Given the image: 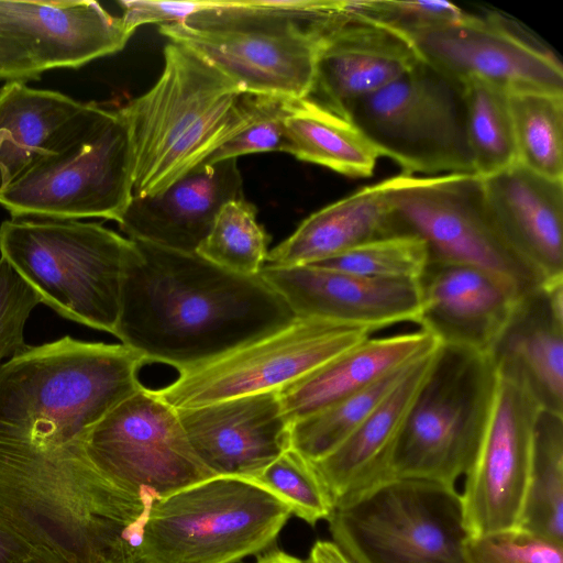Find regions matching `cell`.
Segmentation results:
<instances>
[{
  "instance_id": "obj_22",
  "label": "cell",
  "mask_w": 563,
  "mask_h": 563,
  "mask_svg": "<svg viewBox=\"0 0 563 563\" xmlns=\"http://www.w3.org/2000/svg\"><path fill=\"white\" fill-rule=\"evenodd\" d=\"M242 198L238 159L203 162L161 192L133 196L118 224L131 240L196 253L222 207Z\"/></svg>"
},
{
  "instance_id": "obj_40",
  "label": "cell",
  "mask_w": 563,
  "mask_h": 563,
  "mask_svg": "<svg viewBox=\"0 0 563 563\" xmlns=\"http://www.w3.org/2000/svg\"><path fill=\"white\" fill-rule=\"evenodd\" d=\"M40 299L0 257V363L26 347L24 328Z\"/></svg>"
},
{
  "instance_id": "obj_44",
  "label": "cell",
  "mask_w": 563,
  "mask_h": 563,
  "mask_svg": "<svg viewBox=\"0 0 563 563\" xmlns=\"http://www.w3.org/2000/svg\"><path fill=\"white\" fill-rule=\"evenodd\" d=\"M307 563H354L333 541L319 540L310 550Z\"/></svg>"
},
{
  "instance_id": "obj_47",
  "label": "cell",
  "mask_w": 563,
  "mask_h": 563,
  "mask_svg": "<svg viewBox=\"0 0 563 563\" xmlns=\"http://www.w3.org/2000/svg\"><path fill=\"white\" fill-rule=\"evenodd\" d=\"M26 563H59V562L52 555L37 550L36 553L34 554V556L31 560H29Z\"/></svg>"
},
{
  "instance_id": "obj_7",
  "label": "cell",
  "mask_w": 563,
  "mask_h": 563,
  "mask_svg": "<svg viewBox=\"0 0 563 563\" xmlns=\"http://www.w3.org/2000/svg\"><path fill=\"white\" fill-rule=\"evenodd\" d=\"M133 197V155L119 110L93 102L68 120L47 152L0 194L12 218L119 222Z\"/></svg>"
},
{
  "instance_id": "obj_24",
  "label": "cell",
  "mask_w": 563,
  "mask_h": 563,
  "mask_svg": "<svg viewBox=\"0 0 563 563\" xmlns=\"http://www.w3.org/2000/svg\"><path fill=\"white\" fill-rule=\"evenodd\" d=\"M489 355L542 410L563 415V278L522 296Z\"/></svg>"
},
{
  "instance_id": "obj_11",
  "label": "cell",
  "mask_w": 563,
  "mask_h": 563,
  "mask_svg": "<svg viewBox=\"0 0 563 563\" xmlns=\"http://www.w3.org/2000/svg\"><path fill=\"white\" fill-rule=\"evenodd\" d=\"M349 119L405 174L473 173L463 82L422 59L357 100Z\"/></svg>"
},
{
  "instance_id": "obj_29",
  "label": "cell",
  "mask_w": 563,
  "mask_h": 563,
  "mask_svg": "<svg viewBox=\"0 0 563 563\" xmlns=\"http://www.w3.org/2000/svg\"><path fill=\"white\" fill-rule=\"evenodd\" d=\"M284 124L289 154L350 177H369L378 150L347 118L308 97L286 100Z\"/></svg>"
},
{
  "instance_id": "obj_30",
  "label": "cell",
  "mask_w": 563,
  "mask_h": 563,
  "mask_svg": "<svg viewBox=\"0 0 563 563\" xmlns=\"http://www.w3.org/2000/svg\"><path fill=\"white\" fill-rule=\"evenodd\" d=\"M517 527L563 543V415L541 410L538 416Z\"/></svg>"
},
{
  "instance_id": "obj_8",
  "label": "cell",
  "mask_w": 563,
  "mask_h": 563,
  "mask_svg": "<svg viewBox=\"0 0 563 563\" xmlns=\"http://www.w3.org/2000/svg\"><path fill=\"white\" fill-rule=\"evenodd\" d=\"M290 516L254 481L212 476L155 499L136 549L148 563H238L268 549Z\"/></svg>"
},
{
  "instance_id": "obj_15",
  "label": "cell",
  "mask_w": 563,
  "mask_h": 563,
  "mask_svg": "<svg viewBox=\"0 0 563 563\" xmlns=\"http://www.w3.org/2000/svg\"><path fill=\"white\" fill-rule=\"evenodd\" d=\"M405 34L422 60L461 81L477 78L508 92L563 93L558 56L499 13L464 12L456 21Z\"/></svg>"
},
{
  "instance_id": "obj_32",
  "label": "cell",
  "mask_w": 563,
  "mask_h": 563,
  "mask_svg": "<svg viewBox=\"0 0 563 563\" xmlns=\"http://www.w3.org/2000/svg\"><path fill=\"white\" fill-rule=\"evenodd\" d=\"M462 82L473 173L484 178L517 164L508 91L477 78Z\"/></svg>"
},
{
  "instance_id": "obj_45",
  "label": "cell",
  "mask_w": 563,
  "mask_h": 563,
  "mask_svg": "<svg viewBox=\"0 0 563 563\" xmlns=\"http://www.w3.org/2000/svg\"><path fill=\"white\" fill-rule=\"evenodd\" d=\"M255 563H307V561L274 549L258 556Z\"/></svg>"
},
{
  "instance_id": "obj_33",
  "label": "cell",
  "mask_w": 563,
  "mask_h": 563,
  "mask_svg": "<svg viewBox=\"0 0 563 563\" xmlns=\"http://www.w3.org/2000/svg\"><path fill=\"white\" fill-rule=\"evenodd\" d=\"M416 362L385 375L320 411L292 422L290 446L310 462L328 455L372 413Z\"/></svg>"
},
{
  "instance_id": "obj_10",
  "label": "cell",
  "mask_w": 563,
  "mask_h": 563,
  "mask_svg": "<svg viewBox=\"0 0 563 563\" xmlns=\"http://www.w3.org/2000/svg\"><path fill=\"white\" fill-rule=\"evenodd\" d=\"M327 520L354 563H464L470 534L455 487L388 479L334 507Z\"/></svg>"
},
{
  "instance_id": "obj_1",
  "label": "cell",
  "mask_w": 563,
  "mask_h": 563,
  "mask_svg": "<svg viewBox=\"0 0 563 563\" xmlns=\"http://www.w3.org/2000/svg\"><path fill=\"white\" fill-rule=\"evenodd\" d=\"M114 336L178 374L289 325L296 316L258 275L133 240Z\"/></svg>"
},
{
  "instance_id": "obj_41",
  "label": "cell",
  "mask_w": 563,
  "mask_h": 563,
  "mask_svg": "<svg viewBox=\"0 0 563 563\" xmlns=\"http://www.w3.org/2000/svg\"><path fill=\"white\" fill-rule=\"evenodd\" d=\"M214 1H158V0H121V19L129 31L134 33L143 24H167L181 22L192 14L217 7Z\"/></svg>"
},
{
  "instance_id": "obj_21",
  "label": "cell",
  "mask_w": 563,
  "mask_h": 563,
  "mask_svg": "<svg viewBox=\"0 0 563 563\" xmlns=\"http://www.w3.org/2000/svg\"><path fill=\"white\" fill-rule=\"evenodd\" d=\"M0 27L24 45L42 74L115 54L133 35L121 16L91 0H0Z\"/></svg>"
},
{
  "instance_id": "obj_37",
  "label": "cell",
  "mask_w": 563,
  "mask_h": 563,
  "mask_svg": "<svg viewBox=\"0 0 563 563\" xmlns=\"http://www.w3.org/2000/svg\"><path fill=\"white\" fill-rule=\"evenodd\" d=\"M464 563H563V543L516 527L468 537Z\"/></svg>"
},
{
  "instance_id": "obj_17",
  "label": "cell",
  "mask_w": 563,
  "mask_h": 563,
  "mask_svg": "<svg viewBox=\"0 0 563 563\" xmlns=\"http://www.w3.org/2000/svg\"><path fill=\"white\" fill-rule=\"evenodd\" d=\"M320 32L310 98L349 119L360 99L390 84L420 62L404 32L349 14L344 0L317 22Z\"/></svg>"
},
{
  "instance_id": "obj_13",
  "label": "cell",
  "mask_w": 563,
  "mask_h": 563,
  "mask_svg": "<svg viewBox=\"0 0 563 563\" xmlns=\"http://www.w3.org/2000/svg\"><path fill=\"white\" fill-rule=\"evenodd\" d=\"M372 331L316 318L289 325L178 374L152 393L174 409H188L279 390L372 335Z\"/></svg>"
},
{
  "instance_id": "obj_5",
  "label": "cell",
  "mask_w": 563,
  "mask_h": 563,
  "mask_svg": "<svg viewBox=\"0 0 563 563\" xmlns=\"http://www.w3.org/2000/svg\"><path fill=\"white\" fill-rule=\"evenodd\" d=\"M129 238L98 222L11 218L0 224V257L59 316L114 335Z\"/></svg>"
},
{
  "instance_id": "obj_36",
  "label": "cell",
  "mask_w": 563,
  "mask_h": 563,
  "mask_svg": "<svg viewBox=\"0 0 563 563\" xmlns=\"http://www.w3.org/2000/svg\"><path fill=\"white\" fill-rule=\"evenodd\" d=\"M250 479L311 526L328 519L333 510L332 498L312 463L291 446Z\"/></svg>"
},
{
  "instance_id": "obj_38",
  "label": "cell",
  "mask_w": 563,
  "mask_h": 563,
  "mask_svg": "<svg viewBox=\"0 0 563 563\" xmlns=\"http://www.w3.org/2000/svg\"><path fill=\"white\" fill-rule=\"evenodd\" d=\"M247 126L222 144L206 162L213 163L253 153L289 152L284 118L286 100L249 95Z\"/></svg>"
},
{
  "instance_id": "obj_28",
  "label": "cell",
  "mask_w": 563,
  "mask_h": 563,
  "mask_svg": "<svg viewBox=\"0 0 563 563\" xmlns=\"http://www.w3.org/2000/svg\"><path fill=\"white\" fill-rule=\"evenodd\" d=\"M85 102L59 91L7 81L0 89V194L43 156Z\"/></svg>"
},
{
  "instance_id": "obj_23",
  "label": "cell",
  "mask_w": 563,
  "mask_h": 563,
  "mask_svg": "<svg viewBox=\"0 0 563 563\" xmlns=\"http://www.w3.org/2000/svg\"><path fill=\"white\" fill-rule=\"evenodd\" d=\"M482 187L490 219L508 247L543 284L563 278V179L517 163L482 178Z\"/></svg>"
},
{
  "instance_id": "obj_20",
  "label": "cell",
  "mask_w": 563,
  "mask_h": 563,
  "mask_svg": "<svg viewBox=\"0 0 563 563\" xmlns=\"http://www.w3.org/2000/svg\"><path fill=\"white\" fill-rule=\"evenodd\" d=\"M419 329L441 345L489 354L522 295L489 271L429 262L418 279Z\"/></svg>"
},
{
  "instance_id": "obj_6",
  "label": "cell",
  "mask_w": 563,
  "mask_h": 563,
  "mask_svg": "<svg viewBox=\"0 0 563 563\" xmlns=\"http://www.w3.org/2000/svg\"><path fill=\"white\" fill-rule=\"evenodd\" d=\"M143 356L122 343L65 335L0 363V430L51 424L89 432L140 390Z\"/></svg>"
},
{
  "instance_id": "obj_35",
  "label": "cell",
  "mask_w": 563,
  "mask_h": 563,
  "mask_svg": "<svg viewBox=\"0 0 563 563\" xmlns=\"http://www.w3.org/2000/svg\"><path fill=\"white\" fill-rule=\"evenodd\" d=\"M428 263L429 252L422 239L394 234L310 265L376 279L418 280Z\"/></svg>"
},
{
  "instance_id": "obj_12",
  "label": "cell",
  "mask_w": 563,
  "mask_h": 563,
  "mask_svg": "<svg viewBox=\"0 0 563 563\" xmlns=\"http://www.w3.org/2000/svg\"><path fill=\"white\" fill-rule=\"evenodd\" d=\"M387 198L393 234L422 239L429 262L476 266L511 283L525 296L542 279L505 243L484 199L482 178L474 173L390 177Z\"/></svg>"
},
{
  "instance_id": "obj_25",
  "label": "cell",
  "mask_w": 563,
  "mask_h": 563,
  "mask_svg": "<svg viewBox=\"0 0 563 563\" xmlns=\"http://www.w3.org/2000/svg\"><path fill=\"white\" fill-rule=\"evenodd\" d=\"M439 346L417 361L338 448L319 461L311 462L332 498L333 508L388 481L393 454L404 423L430 373Z\"/></svg>"
},
{
  "instance_id": "obj_9",
  "label": "cell",
  "mask_w": 563,
  "mask_h": 563,
  "mask_svg": "<svg viewBox=\"0 0 563 563\" xmlns=\"http://www.w3.org/2000/svg\"><path fill=\"white\" fill-rule=\"evenodd\" d=\"M497 379L489 354L440 344L404 423L388 479L455 487L475 459Z\"/></svg>"
},
{
  "instance_id": "obj_18",
  "label": "cell",
  "mask_w": 563,
  "mask_h": 563,
  "mask_svg": "<svg viewBox=\"0 0 563 563\" xmlns=\"http://www.w3.org/2000/svg\"><path fill=\"white\" fill-rule=\"evenodd\" d=\"M264 280L287 302L296 318H316L366 328L372 332L417 322L418 280L376 279L314 265H264Z\"/></svg>"
},
{
  "instance_id": "obj_3",
  "label": "cell",
  "mask_w": 563,
  "mask_h": 563,
  "mask_svg": "<svg viewBox=\"0 0 563 563\" xmlns=\"http://www.w3.org/2000/svg\"><path fill=\"white\" fill-rule=\"evenodd\" d=\"M133 155V196L155 195L243 131L249 95L190 48L169 42L156 84L120 109Z\"/></svg>"
},
{
  "instance_id": "obj_42",
  "label": "cell",
  "mask_w": 563,
  "mask_h": 563,
  "mask_svg": "<svg viewBox=\"0 0 563 563\" xmlns=\"http://www.w3.org/2000/svg\"><path fill=\"white\" fill-rule=\"evenodd\" d=\"M41 75L24 45L0 27V80L26 82Z\"/></svg>"
},
{
  "instance_id": "obj_34",
  "label": "cell",
  "mask_w": 563,
  "mask_h": 563,
  "mask_svg": "<svg viewBox=\"0 0 563 563\" xmlns=\"http://www.w3.org/2000/svg\"><path fill=\"white\" fill-rule=\"evenodd\" d=\"M256 217L257 208L244 198L225 203L196 253L229 272L258 275L271 238Z\"/></svg>"
},
{
  "instance_id": "obj_14",
  "label": "cell",
  "mask_w": 563,
  "mask_h": 563,
  "mask_svg": "<svg viewBox=\"0 0 563 563\" xmlns=\"http://www.w3.org/2000/svg\"><path fill=\"white\" fill-rule=\"evenodd\" d=\"M86 448L107 476L151 503L214 476L196 455L178 411L145 386L90 429Z\"/></svg>"
},
{
  "instance_id": "obj_26",
  "label": "cell",
  "mask_w": 563,
  "mask_h": 563,
  "mask_svg": "<svg viewBox=\"0 0 563 563\" xmlns=\"http://www.w3.org/2000/svg\"><path fill=\"white\" fill-rule=\"evenodd\" d=\"M439 345L421 329L384 338L369 336L280 388L283 411L291 424L410 365Z\"/></svg>"
},
{
  "instance_id": "obj_39",
  "label": "cell",
  "mask_w": 563,
  "mask_h": 563,
  "mask_svg": "<svg viewBox=\"0 0 563 563\" xmlns=\"http://www.w3.org/2000/svg\"><path fill=\"white\" fill-rule=\"evenodd\" d=\"M345 11L356 18L395 27L404 33L459 20L464 11L442 0H344Z\"/></svg>"
},
{
  "instance_id": "obj_16",
  "label": "cell",
  "mask_w": 563,
  "mask_h": 563,
  "mask_svg": "<svg viewBox=\"0 0 563 563\" xmlns=\"http://www.w3.org/2000/svg\"><path fill=\"white\" fill-rule=\"evenodd\" d=\"M497 374L488 420L460 494L470 537L517 527L542 410L520 379Z\"/></svg>"
},
{
  "instance_id": "obj_4",
  "label": "cell",
  "mask_w": 563,
  "mask_h": 563,
  "mask_svg": "<svg viewBox=\"0 0 563 563\" xmlns=\"http://www.w3.org/2000/svg\"><path fill=\"white\" fill-rule=\"evenodd\" d=\"M332 0H219L158 31L234 81L244 93L308 98L320 48L317 18Z\"/></svg>"
},
{
  "instance_id": "obj_46",
  "label": "cell",
  "mask_w": 563,
  "mask_h": 563,
  "mask_svg": "<svg viewBox=\"0 0 563 563\" xmlns=\"http://www.w3.org/2000/svg\"><path fill=\"white\" fill-rule=\"evenodd\" d=\"M101 563H148L137 551L136 545H130L113 558Z\"/></svg>"
},
{
  "instance_id": "obj_31",
  "label": "cell",
  "mask_w": 563,
  "mask_h": 563,
  "mask_svg": "<svg viewBox=\"0 0 563 563\" xmlns=\"http://www.w3.org/2000/svg\"><path fill=\"white\" fill-rule=\"evenodd\" d=\"M517 163L550 179H563V93L508 92Z\"/></svg>"
},
{
  "instance_id": "obj_19",
  "label": "cell",
  "mask_w": 563,
  "mask_h": 563,
  "mask_svg": "<svg viewBox=\"0 0 563 563\" xmlns=\"http://www.w3.org/2000/svg\"><path fill=\"white\" fill-rule=\"evenodd\" d=\"M177 411L196 455L214 476L251 478L290 448L278 390Z\"/></svg>"
},
{
  "instance_id": "obj_43",
  "label": "cell",
  "mask_w": 563,
  "mask_h": 563,
  "mask_svg": "<svg viewBox=\"0 0 563 563\" xmlns=\"http://www.w3.org/2000/svg\"><path fill=\"white\" fill-rule=\"evenodd\" d=\"M36 551L0 512V563H26Z\"/></svg>"
},
{
  "instance_id": "obj_27",
  "label": "cell",
  "mask_w": 563,
  "mask_h": 563,
  "mask_svg": "<svg viewBox=\"0 0 563 563\" xmlns=\"http://www.w3.org/2000/svg\"><path fill=\"white\" fill-rule=\"evenodd\" d=\"M390 178L365 186L306 218L286 240L268 252L265 265L302 266L394 235L387 198Z\"/></svg>"
},
{
  "instance_id": "obj_2",
  "label": "cell",
  "mask_w": 563,
  "mask_h": 563,
  "mask_svg": "<svg viewBox=\"0 0 563 563\" xmlns=\"http://www.w3.org/2000/svg\"><path fill=\"white\" fill-rule=\"evenodd\" d=\"M151 505L107 476L86 440L0 441V512L59 563H101L136 545Z\"/></svg>"
}]
</instances>
